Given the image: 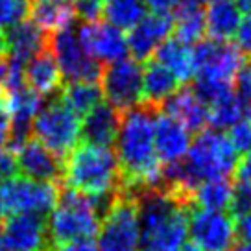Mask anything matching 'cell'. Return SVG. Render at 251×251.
Wrapping results in <instances>:
<instances>
[{
    "mask_svg": "<svg viewBox=\"0 0 251 251\" xmlns=\"http://www.w3.org/2000/svg\"><path fill=\"white\" fill-rule=\"evenodd\" d=\"M6 251H50L52 242L45 216L15 214L2 224Z\"/></svg>",
    "mask_w": 251,
    "mask_h": 251,
    "instance_id": "13",
    "label": "cell"
},
{
    "mask_svg": "<svg viewBox=\"0 0 251 251\" xmlns=\"http://www.w3.org/2000/svg\"><path fill=\"white\" fill-rule=\"evenodd\" d=\"M48 52L54 55L55 63L61 71L63 79L69 83L72 81H96L100 83L103 67L94 57L89 55L81 41L78 30L65 28L48 35Z\"/></svg>",
    "mask_w": 251,
    "mask_h": 251,
    "instance_id": "9",
    "label": "cell"
},
{
    "mask_svg": "<svg viewBox=\"0 0 251 251\" xmlns=\"http://www.w3.org/2000/svg\"><path fill=\"white\" fill-rule=\"evenodd\" d=\"M235 235L242 242H251V212H246L235 220Z\"/></svg>",
    "mask_w": 251,
    "mask_h": 251,
    "instance_id": "40",
    "label": "cell"
},
{
    "mask_svg": "<svg viewBox=\"0 0 251 251\" xmlns=\"http://www.w3.org/2000/svg\"><path fill=\"white\" fill-rule=\"evenodd\" d=\"M174 30V21L170 13H155L144 15L141 23L129 30L127 41V52L133 55L135 61H150L155 50L166 39Z\"/></svg>",
    "mask_w": 251,
    "mask_h": 251,
    "instance_id": "15",
    "label": "cell"
},
{
    "mask_svg": "<svg viewBox=\"0 0 251 251\" xmlns=\"http://www.w3.org/2000/svg\"><path fill=\"white\" fill-rule=\"evenodd\" d=\"M139 246L142 251H179L188 235L192 207L177 201L161 187L137 192Z\"/></svg>",
    "mask_w": 251,
    "mask_h": 251,
    "instance_id": "2",
    "label": "cell"
},
{
    "mask_svg": "<svg viewBox=\"0 0 251 251\" xmlns=\"http://www.w3.org/2000/svg\"><path fill=\"white\" fill-rule=\"evenodd\" d=\"M236 48L244 54V57L251 59V15L242 19V23L236 30Z\"/></svg>",
    "mask_w": 251,
    "mask_h": 251,
    "instance_id": "38",
    "label": "cell"
},
{
    "mask_svg": "<svg viewBox=\"0 0 251 251\" xmlns=\"http://www.w3.org/2000/svg\"><path fill=\"white\" fill-rule=\"evenodd\" d=\"M24 85L35 94H39L41 98L55 94L61 89V71L55 63L54 55L48 52V48H45L24 65Z\"/></svg>",
    "mask_w": 251,
    "mask_h": 251,
    "instance_id": "22",
    "label": "cell"
},
{
    "mask_svg": "<svg viewBox=\"0 0 251 251\" xmlns=\"http://www.w3.org/2000/svg\"><path fill=\"white\" fill-rule=\"evenodd\" d=\"M79 41L89 55L98 63H115L127 54V41L122 30L109 23H85L78 30Z\"/></svg>",
    "mask_w": 251,
    "mask_h": 251,
    "instance_id": "14",
    "label": "cell"
},
{
    "mask_svg": "<svg viewBox=\"0 0 251 251\" xmlns=\"http://www.w3.org/2000/svg\"><path fill=\"white\" fill-rule=\"evenodd\" d=\"M139 246V203L137 196L122 188L98 231L100 251H135Z\"/></svg>",
    "mask_w": 251,
    "mask_h": 251,
    "instance_id": "8",
    "label": "cell"
},
{
    "mask_svg": "<svg viewBox=\"0 0 251 251\" xmlns=\"http://www.w3.org/2000/svg\"><path fill=\"white\" fill-rule=\"evenodd\" d=\"M6 72H8V55L4 54L2 48H0V87L6 79Z\"/></svg>",
    "mask_w": 251,
    "mask_h": 251,
    "instance_id": "44",
    "label": "cell"
},
{
    "mask_svg": "<svg viewBox=\"0 0 251 251\" xmlns=\"http://www.w3.org/2000/svg\"><path fill=\"white\" fill-rule=\"evenodd\" d=\"M194 2H198V4H201V2H209V4H211V2H214V0H194Z\"/></svg>",
    "mask_w": 251,
    "mask_h": 251,
    "instance_id": "49",
    "label": "cell"
},
{
    "mask_svg": "<svg viewBox=\"0 0 251 251\" xmlns=\"http://www.w3.org/2000/svg\"><path fill=\"white\" fill-rule=\"evenodd\" d=\"M103 15L118 30H131L146 15L142 0H103Z\"/></svg>",
    "mask_w": 251,
    "mask_h": 251,
    "instance_id": "29",
    "label": "cell"
},
{
    "mask_svg": "<svg viewBox=\"0 0 251 251\" xmlns=\"http://www.w3.org/2000/svg\"><path fill=\"white\" fill-rule=\"evenodd\" d=\"M174 21V37L185 45L200 43L205 33V9L194 0H183L177 9Z\"/></svg>",
    "mask_w": 251,
    "mask_h": 251,
    "instance_id": "26",
    "label": "cell"
},
{
    "mask_svg": "<svg viewBox=\"0 0 251 251\" xmlns=\"http://www.w3.org/2000/svg\"><path fill=\"white\" fill-rule=\"evenodd\" d=\"M153 146L161 163L172 165L183 161L190 148V133L176 118L159 109L153 117Z\"/></svg>",
    "mask_w": 251,
    "mask_h": 251,
    "instance_id": "17",
    "label": "cell"
},
{
    "mask_svg": "<svg viewBox=\"0 0 251 251\" xmlns=\"http://www.w3.org/2000/svg\"><path fill=\"white\" fill-rule=\"evenodd\" d=\"M233 196V181L229 177H216L200 183L192 194V205L205 211H222L229 209Z\"/></svg>",
    "mask_w": 251,
    "mask_h": 251,
    "instance_id": "28",
    "label": "cell"
},
{
    "mask_svg": "<svg viewBox=\"0 0 251 251\" xmlns=\"http://www.w3.org/2000/svg\"><path fill=\"white\" fill-rule=\"evenodd\" d=\"M227 139L238 153H246L251 150V120H240L229 129Z\"/></svg>",
    "mask_w": 251,
    "mask_h": 251,
    "instance_id": "34",
    "label": "cell"
},
{
    "mask_svg": "<svg viewBox=\"0 0 251 251\" xmlns=\"http://www.w3.org/2000/svg\"><path fill=\"white\" fill-rule=\"evenodd\" d=\"M229 251H251V242H240L235 244Z\"/></svg>",
    "mask_w": 251,
    "mask_h": 251,
    "instance_id": "46",
    "label": "cell"
},
{
    "mask_svg": "<svg viewBox=\"0 0 251 251\" xmlns=\"http://www.w3.org/2000/svg\"><path fill=\"white\" fill-rule=\"evenodd\" d=\"M59 100L78 117L81 115L85 117L89 111H93L98 103H102L103 93L100 83L96 81H72L63 87Z\"/></svg>",
    "mask_w": 251,
    "mask_h": 251,
    "instance_id": "27",
    "label": "cell"
},
{
    "mask_svg": "<svg viewBox=\"0 0 251 251\" xmlns=\"http://www.w3.org/2000/svg\"><path fill=\"white\" fill-rule=\"evenodd\" d=\"M235 174L238 181H244V183H250L251 185V150L244 153L242 159H238Z\"/></svg>",
    "mask_w": 251,
    "mask_h": 251,
    "instance_id": "43",
    "label": "cell"
},
{
    "mask_svg": "<svg viewBox=\"0 0 251 251\" xmlns=\"http://www.w3.org/2000/svg\"><path fill=\"white\" fill-rule=\"evenodd\" d=\"M183 0H142L144 6L151 8L155 13H170L176 11Z\"/></svg>",
    "mask_w": 251,
    "mask_h": 251,
    "instance_id": "42",
    "label": "cell"
},
{
    "mask_svg": "<svg viewBox=\"0 0 251 251\" xmlns=\"http://www.w3.org/2000/svg\"><path fill=\"white\" fill-rule=\"evenodd\" d=\"M153 59L172 72L174 76L179 79V83L192 79V76L196 74L192 48L185 45V43L177 41L176 37L166 39L161 47L157 48L155 54H153Z\"/></svg>",
    "mask_w": 251,
    "mask_h": 251,
    "instance_id": "25",
    "label": "cell"
},
{
    "mask_svg": "<svg viewBox=\"0 0 251 251\" xmlns=\"http://www.w3.org/2000/svg\"><path fill=\"white\" fill-rule=\"evenodd\" d=\"M236 94L240 98L244 105V111L250 115L251 118V59L246 61L242 71L236 78Z\"/></svg>",
    "mask_w": 251,
    "mask_h": 251,
    "instance_id": "36",
    "label": "cell"
},
{
    "mask_svg": "<svg viewBox=\"0 0 251 251\" xmlns=\"http://www.w3.org/2000/svg\"><path fill=\"white\" fill-rule=\"evenodd\" d=\"M179 251H200V248H198L196 244H192V242H185L183 244V248H181Z\"/></svg>",
    "mask_w": 251,
    "mask_h": 251,
    "instance_id": "47",
    "label": "cell"
},
{
    "mask_svg": "<svg viewBox=\"0 0 251 251\" xmlns=\"http://www.w3.org/2000/svg\"><path fill=\"white\" fill-rule=\"evenodd\" d=\"M188 233L200 251H229L235 246V220L222 211L196 209L188 216Z\"/></svg>",
    "mask_w": 251,
    "mask_h": 251,
    "instance_id": "12",
    "label": "cell"
},
{
    "mask_svg": "<svg viewBox=\"0 0 251 251\" xmlns=\"http://www.w3.org/2000/svg\"><path fill=\"white\" fill-rule=\"evenodd\" d=\"M155 109L137 105L122 113L117 139V161L122 174V188L131 194L161 185L163 163L157 159L153 146Z\"/></svg>",
    "mask_w": 251,
    "mask_h": 251,
    "instance_id": "1",
    "label": "cell"
},
{
    "mask_svg": "<svg viewBox=\"0 0 251 251\" xmlns=\"http://www.w3.org/2000/svg\"><path fill=\"white\" fill-rule=\"evenodd\" d=\"M179 91V79L155 59L146 61L142 69V105L159 111L163 103Z\"/></svg>",
    "mask_w": 251,
    "mask_h": 251,
    "instance_id": "21",
    "label": "cell"
},
{
    "mask_svg": "<svg viewBox=\"0 0 251 251\" xmlns=\"http://www.w3.org/2000/svg\"><path fill=\"white\" fill-rule=\"evenodd\" d=\"M17 176H21V174H19L15 153L8 148H2L0 150V183L13 179Z\"/></svg>",
    "mask_w": 251,
    "mask_h": 251,
    "instance_id": "37",
    "label": "cell"
},
{
    "mask_svg": "<svg viewBox=\"0 0 251 251\" xmlns=\"http://www.w3.org/2000/svg\"><path fill=\"white\" fill-rule=\"evenodd\" d=\"M120 118H122V113H118L107 102L98 103L93 111L87 113L85 120L81 122L79 139L83 144L109 148L111 144H115V139H117Z\"/></svg>",
    "mask_w": 251,
    "mask_h": 251,
    "instance_id": "19",
    "label": "cell"
},
{
    "mask_svg": "<svg viewBox=\"0 0 251 251\" xmlns=\"http://www.w3.org/2000/svg\"><path fill=\"white\" fill-rule=\"evenodd\" d=\"M9 135H11V118H9L4 102H2V96H0V150L6 148Z\"/></svg>",
    "mask_w": 251,
    "mask_h": 251,
    "instance_id": "39",
    "label": "cell"
},
{
    "mask_svg": "<svg viewBox=\"0 0 251 251\" xmlns=\"http://www.w3.org/2000/svg\"><path fill=\"white\" fill-rule=\"evenodd\" d=\"M235 2L240 8V11H246L248 15H251V0H235Z\"/></svg>",
    "mask_w": 251,
    "mask_h": 251,
    "instance_id": "45",
    "label": "cell"
},
{
    "mask_svg": "<svg viewBox=\"0 0 251 251\" xmlns=\"http://www.w3.org/2000/svg\"><path fill=\"white\" fill-rule=\"evenodd\" d=\"M102 220L94 209L93 196L63 187L57 203L48 218V235L52 246L93 240L100 231Z\"/></svg>",
    "mask_w": 251,
    "mask_h": 251,
    "instance_id": "5",
    "label": "cell"
},
{
    "mask_svg": "<svg viewBox=\"0 0 251 251\" xmlns=\"http://www.w3.org/2000/svg\"><path fill=\"white\" fill-rule=\"evenodd\" d=\"M19 174L23 177L43 183H54L61 187L63 183V159L52 153L35 139H28L15 151Z\"/></svg>",
    "mask_w": 251,
    "mask_h": 251,
    "instance_id": "16",
    "label": "cell"
},
{
    "mask_svg": "<svg viewBox=\"0 0 251 251\" xmlns=\"http://www.w3.org/2000/svg\"><path fill=\"white\" fill-rule=\"evenodd\" d=\"M30 15L31 21L48 35L71 28L76 19L74 6L69 0H31Z\"/></svg>",
    "mask_w": 251,
    "mask_h": 251,
    "instance_id": "24",
    "label": "cell"
},
{
    "mask_svg": "<svg viewBox=\"0 0 251 251\" xmlns=\"http://www.w3.org/2000/svg\"><path fill=\"white\" fill-rule=\"evenodd\" d=\"M31 0H0V30L6 31L28 19Z\"/></svg>",
    "mask_w": 251,
    "mask_h": 251,
    "instance_id": "32",
    "label": "cell"
},
{
    "mask_svg": "<svg viewBox=\"0 0 251 251\" xmlns=\"http://www.w3.org/2000/svg\"><path fill=\"white\" fill-rule=\"evenodd\" d=\"M47 31H43L33 21H28V19L8 28L6 31H2V35H0L2 52L8 55L9 59H15L23 65H26L39 52H43L47 48Z\"/></svg>",
    "mask_w": 251,
    "mask_h": 251,
    "instance_id": "18",
    "label": "cell"
},
{
    "mask_svg": "<svg viewBox=\"0 0 251 251\" xmlns=\"http://www.w3.org/2000/svg\"><path fill=\"white\" fill-rule=\"evenodd\" d=\"M81 120L59 100V96L41 107L31 122L33 139L52 153L65 159L78 146Z\"/></svg>",
    "mask_w": 251,
    "mask_h": 251,
    "instance_id": "6",
    "label": "cell"
},
{
    "mask_svg": "<svg viewBox=\"0 0 251 251\" xmlns=\"http://www.w3.org/2000/svg\"><path fill=\"white\" fill-rule=\"evenodd\" d=\"M192 91L201 102L211 107L216 102L227 98L229 94L235 93V83L231 81H222V79H209V78H196V83Z\"/></svg>",
    "mask_w": 251,
    "mask_h": 251,
    "instance_id": "31",
    "label": "cell"
},
{
    "mask_svg": "<svg viewBox=\"0 0 251 251\" xmlns=\"http://www.w3.org/2000/svg\"><path fill=\"white\" fill-rule=\"evenodd\" d=\"M59 185L33 181L23 176L0 183V218L15 214L45 216L57 203Z\"/></svg>",
    "mask_w": 251,
    "mask_h": 251,
    "instance_id": "7",
    "label": "cell"
},
{
    "mask_svg": "<svg viewBox=\"0 0 251 251\" xmlns=\"http://www.w3.org/2000/svg\"><path fill=\"white\" fill-rule=\"evenodd\" d=\"M242 23V11L235 0H214L205 9V31L211 39L229 41Z\"/></svg>",
    "mask_w": 251,
    "mask_h": 251,
    "instance_id": "23",
    "label": "cell"
},
{
    "mask_svg": "<svg viewBox=\"0 0 251 251\" xmlns=\"http://www.w3.org/2000/svg\"><path fill=\"white\" fill-rule=\"evenodd\" d=\"M63 183L87 196L107 194L122 188L117 155L109 148L78 144L63 161Z\"/></svg>",
    "mask_w": 251,
    "mask_h": 251,
    "instance_id": "3",
    "label": "cell"
},
{
    "mask_svg": "<svg viewBox=\"0 0 251 251\" xmlns=\"http://www.w3.org/2000/svg\"><path fill=\"white\" fill-rule=\"evenodd\" d=\"M246 212H251V185L238 181L233 185V196L229 203V214L231 218H238Z\"/></svg>",
    "mask_w": 251,
    "mask_h": 251,
    "instance_id": "33",
    "label": "cell"
},
{
    "mask_svg": "<svg viewBox=\"0 0 251 251\" xmlns=\"http://www.w3.org/2000/svg\"><path fill=\"white\" fill-rule=\"evenodd\" d=\"M0 251H6V246H4V231H2V222H0Z\"/></svg>",
    "mask_w": 251,
    "mask_h": 251,
    "instance_id": "48",
    "label": "cell"
},
{
    "mask_svg": "<svg viewBox=\"0 0 251 251\" xmlns=\"http://www.w3.org/2000/svg\"><path fill=\"white\" fill-rule=\"evenodd\" d=\"M238 165V151L233 148L227 135L203 129L190 142L185 159L181 161V172L187 188H194L209 179L229 177Z\"/></svg>",
    "mask_w": 251,
    "mask_h": 251,
    "instance_id": "4",
    "label": "cell"
},
{
    "mask_svg": "<svg viewBox=\"0 0 251 251\" xmlns=\"http://www.w3.org/2000/svg\"><path fill=\"white\" fill-rule=\"evenodd\" d=\"M72 6L83 23H96L103 15V0H74Z\"/></svg>",
    "mask_w": 251,
    "mask_h": 251,
    "instance_id": "35",
    "label": "cell"
},
{
    "mask_svg": "<svg viewBox=\"0 0 251 251\" xmlns=\"http://www.w3.org/2000/svg\"><path fill=\"white\" fill-rule=\"evenodd\" d=\"M161 111L185 126L188 133H201L209 124V107L198 98L192 87H185L174 93L163 103Z\"/></svg>",
    "mask_w": 251,
    "mask_h": 251,
    "instance_id": "20",
    "label": "cell"
},
{
    "mask_svg": "<svg viewBox=\"0 0 251 251\" xmlns=\"http://www.w3.org/2000/svg\"><path fill=\"white\" fill-rule=\"evenodd\" d=\"M194 52V69L198 78L222 79L236 83V78L246 65V57L229 41H200Z\"/></svg>",
    "mask_w": 251,
    "mask_h": 251,
    "instance_id": "11",
    "label": "cell"
},
{
    "mask_svg": "<svg viewBox=\"0 0 251 251\" xmlns=\"http://www.w3.org/2000/svg\"><path fill=\"white\" fill-rule=\"evenodd\" d=\"M103 98L118 113L142 103V67L135 59H120L103 67L100 78Z\"/></svg>",
    "mask_w": 251,
    "mask_h": 251,
    "instance_id": "10",
    "label": "cell"
},
{
    "mask_svg": "<svg viewBox=\"0 0 251 251\" xmlns=\"http://www.w3.org/2000/svg\"><path fill=\"white\" fill-rule=\"evenodd\" d=\"M244 113H246L244 105L235 91L233 94H229L227 98H224L209 107V124H212L216 129H231L233 126L242 120Z\"/></svg>",
    "mask_w": 251,
    "mask_h": 251,
    "instance_id": "30",
    "label": "cell"
},
{
    "mask_svg": "<svg viewBox=\"0 0 251 251\" xmlns=\"http://www.w3.org/2000/svg\"><path fill=\"white\" fill-rule=\"evenodd\" d=\"M50 251H100V250H98V244L94 242V240H78V242L52 246Z\"/></svg>",
    "mask_w": 251,
    "mask_h": 251,
    "instance_id": "41",
    "label": "cell"
}]
</instances>
